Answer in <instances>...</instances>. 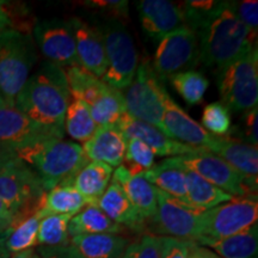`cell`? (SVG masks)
<instances>
[{
	"label": "cell",
	"mask_w": 258,
	"mask_h": 258,
	"mask_svg": "<svg viewBox=\"0 0 258 258\" xmlns=\"http://www.w3.org/2000/svg\"><path fill=\"white\" fill-rule=\"evenodd\" d=\"M70 215L48 214L40 221L37 233V244L47 247L66 246L71 244L69 234Z\"/></svg>",
	"instance_id": "cell-32"
},
{
	"label": "cell",
	"mask_w": 258,
	"mask_h": 258,
	"mask_svg": "<svg viewBox=\"0 0 258 258\" xmlns=\"http://www.w3.org/2000/svg\"><path fill=\"white\" fill-rule=\"evenodd\" d=\"M36 59L30 32L16 29L0 31V96L8 106L14 108Z\"/></svg>",
	"instance_id": "cell-4"
},
{
	"label": "cell",
	"mask_w": 258,
	"mask_h": 258,
	"mask_svg": "<svg viewBox=\"0 0 258 258\" xmlns=\"http://www.w3.org/2000/svg\"><path fill=\"white\" fill-rule=\"evenodd\" d=\"M63 133L64 131L44 127L31 121L16 108L4 106L0 109V150L17 152L19 148L47 139H63Z\"/></svg>",
	"instance_id": "cell-14"
},
{
	"label": "cell",
	"mask_w": 258,
	"mask_h": 258,
	"mask_svg": "<svg viewBox=\"0 0 258 258\" xmlns=\"http://www.w3.org/2000/svg\"><path fill=\"white\" fill-rule=\"evenodd\" d=\"M179 6L184 25L199 37L201 62L215 72L257 47V36L235 16L230 2L188 0Z\"/></svg>",
	"instance_id": "cell-1"
},
{
	"label": "cell",
	"mask_w": 258,
	"mask_h": 258,
	"mask_svg": "<svg viewBox=\"0 0 258 258\" xmlns=\"http://www.w3.org/2000/svg\"><path fill=\"white\" fill-rule=\"evenodd\" d=\"M141 28L154 41L184 25L179 4L166 0H141L138 3Z\"/></svg>",
	"instance_id": "cell-18"
},
{
	"label": "cell",
	"mask_w": 258,
	"mask_h": 258,
	"mask_svg": "<svg viewBox=\"0 0 258 258\" xmlns=\"http://www.w3.org/2000/svg\"><path fill=\"white\" fill-rule=\"evenodd\" d=\"M163 133L167 138L188 145L198 150H207L214 135L205 131L195 120H192L169 93L164 101V112L161 118Z\"/></svg>",
	"instance_id": "cell-15"
},
{
	"label": "cell",
	"mask_w": 258,
	"mask_h": 258,
	"mask_svg": "<svg viewBox=\"0 0 258 258\" xmlns=\"http://www.w3.org/2000/svg\"><path fill=\"white\" fill-rule=\"evenodd\" d=\"M112 167L101 161H89L74 176L72 186L88 203H96L109 186L112 177Z\"/></svg>",
	"instance_id": "cell-26"
},
{
	"label": "cell",
	"mask_w": 258,
	"mask_h": 258,
	"mask_svg": "<svg viewBox=\"0 0 258 258\" xmlns=\"http://www.w3.org/2000/svg\"><path fill=\"white\" fill-rule=\"evenodd\" d=\"M214 251L221 258H258V226L227 238L201 237L195 241Z\"/></svg>",
	"instance_id": "cell-24"
},
{
	"label": "cell",
	"mask_w": 258,
	"mask_h": 258,
	"mask_svg": "<svg viewBox=\"0 0 258 258\" xmlns=\"http://www.w3.org/2000/svg\"><path fill=\"white\" fill-rule=\"evenodd\" d=\"M201 62L199 37L183 25L158 41L152 69L160 82L177 73L194 71Z\"/></svg>",
	"instance_id": "cell-10"
},
{
	"label": "cell",
	"mask_w": 258,
	"mask_h": 258,
	"mask_svg": "<svg viewBox=\"0 0 258 258\" xmlns=\"http://www.w3.org/2000/svg\"><path fill=\"white\" fill-rule=\"evenodd\" d=\"M103 41L108 69L102 80L123 92L133 82L139 66V55L134 40L123 23L111 19L98 25Z\"/></svg>",
	"instance_id": "cell-7"
},
{
	"label": "cell",
	"mask_w": 258,
	"mask_h": 258,
	"mask_svg": "<svg viewBox=\"0 0 258 258\" xmlns=\"http://www.w3.org/2000/svg\"><path fill=\"white\" fill-rule=\"evenodd\" d=\"M97 206L106 217L122 227H128L134 231H141L145 227L143 218L129 201L121 185L114 180H111L104 194L97 201Z\"/></svg>",
	"instance_id": "cell-22"
},
{
	"label": "cell",
	"mask_w": 258,
	"mask_h": 258,
	"mask_svg": "<svg viewBox=\"0 0 258 258\" xmlns=\"http://www.w3.org/2000/svg\"><path fill=\"white\" fill-rule=\"evenodd\" d=\"M257 108H253L249 111L243 112L239 124L235 125V127H232L230 133L227 134V137L238 139V140L243 141V143L257 146Z\"/></svg>",
	"instance_id": "cell-38"
},
{
	"label": "cell",
	"mask_w": 258,
	"mask_h": 258,
	"mask_svg": "<svg viewBox=\"0 0 258 258\" xmlns=\"http://www.w3.org/2000/svg\"><path fill=\"white\" fill-rule=\"evenodd\" d=\"M82 5L111 15V19H117L120 22L121 19L128 18L127 0H89L83 2Z\"/></svg>",
	"instance_id": "cell-40"
},
{
	"label": "cell",
	"mask_w": 258,
	"mask_h": 258,
	"mask_svg": "<svg viewBox=\"0 0 258 258\" xmlns=\"http://www.w3.org/2000/svg\"><path fill=\"white\" fill-rule=\"evenodd\" d=\"M122 231L123 227L106 217L96 203H88L71 218L69 224L70 238L82 234H118Z\"/></svg>",
	"instance_id": "cell-27"
},
{
	"label": "cell",
	"mask_w": 258,
	"mask_h": 258,
	"mask_svg": "<svg viewBox=\"0 0 258 258\" xmlns=\"http://www.w3.org/2000/svg\"><path fill=\"white\" fill-rule=\"evenodd\" d=\"M175 158L185 169L233 198H257V182L247 179L224 159L207 150H199Z\"/></svg>",
	"instance_id": "cell-9"
},
{
	"label": "cell",
	"mask_w": 258,
	"mask_h": 258,
	"mask_svg": "<svg viewBox=\"0 0 258 258\" xmlns=\"http://www.w3.org/2000/svg\"><path fill=\"white\" fill-rule=\"evenodd\" d=\"M71 244L85 258H121L129 245L118 234H82L71 238Z\"/></svg>",
	"instance_id": "cell-25"
},
{
	"label": "cell",
	"mask_w": 258,
	"mask_h": 258,
	"mask_svg": "<svg viewBox=\"0 0 258 258\" xmlns=\"http://www.w3.org/2000/svg\"><path fill=\"white\" fill-rule=\"evenodd\" d=\"M10 257V252L6 250V247L4 246L3 249H0V258H9Z\"/></svg>",
	"instance_id": "cell-47"
},
{
	"label": "cell",
	"mask_w": 258,
	"mask_h": 258,
	"mask_svg": "<svg viewBox=\"0 0 258 258\" xmlns=\"http://www.w3.org/2000/svg\"><path fill=\"white\" fill-rule=\"evenodd\" d=\"M127 139L116 124L98 127L95 134L83 144V152L89 161H101L111 167L123 164Z\"/></svg>",
	"instance_id": "cell-19"
},
{
	"label": "cell",
	"mask_w": 258,
	"mask_h": 258,
	"mask_svg": "<svg viewBox=\"0 0 258 258\" xmlns=\"http://www.w3.org/2000/svg\"><path fill=\"white\" fill-rule=\"evenodd\" d=\"M43 217L44 215L42 214V212L38 211L36 214L15 225L5 239L6 250L9 252L17 253L21 251L32 249L35 245H37L38 226Z\"/></svg>",
	"instance_id": "cell-33"
},
{
	"label": "cell",
	"mask_w": 258,
	"mask_h": 258,
	"mask_svg": "<svg viewBox=\"0 0 258 258\" xmlns=\"http://www.w3.org/2000/svg\"><path fill=\"white\" fill-rule=\"evenodd\" d=\"M151 184L186 205V169L175 157L166 158L141 173Z\"/></svg>",
	"instance_id": "cell-23"
},
{
	"label": "cell",
	"mask_w": 258,
	"mask_h": 258,
	"mask_svg": "<svg viewBox=\"0 0 258 258\" xmlns=\"http://www.w3.org/2000/svg\"><path fill=\"white\" fill-rule=\"evenodd\" d=\"M32 35L48 62L61 69L80 66L70 21L60 18L37 21L32 28Z\"/></svg>",
	"instance_id": "cell-13"
},
{
	"label": "cell",
	"mask_w": 258,
	"mask_h": 258,
	"mask_svg": "<svg viewBox=\"0 0 258 258\" xmlns=\"http://www.w3.org/2000/svg\"><path fill=\"white\" fill-rule=\"evenodd\" d=\"M46 194L36 173L18 158L0 167V200L14 214L11 230L42 208Z\"/></svg>",
	"instance_id": "cell-5"
},
{
	"label": "cell",
	"mask_w": 258,
	"mask_h": 258,
	"mask_svg": "<svg viewBox=\"0 0 258 258\" xmlns=\"http://www.w3.org/2000/svg\"><path fill=\"white\" fill-rule=\"evenodd\" d=\"M88 205V201L72 185H56L44 194L40 211L48 214L73 217Z\"/></svg>",
	"instance_id": "cell-29"
},
{
	"label": "cell",
	"mask_w": 258,
	"mask_h": 258,
	"mask_svg": "<svg viewBox=\"0 0 258 258\" xmlns=\"http://www.w3.org/2000/svg\"><path fill=\"white\" fill-rule=\"evenodd\" d=\"M37 253L41 258H85L72 244L57 247L41 246Z\"/></svg>",
	"instance_id": "cell-42"
},
{
	"label": "cell",
	"mask_w": 258,
	"mask_h": 258,
	"mask_svg": "<svg viewBox=\"0 0 258 258\" xmlns=\"http://www.w3.org/2000/svg\"><path fill=\"white\" fill-rule=\"evenodd\" d=\"M111 180L121 185L129 201L145 222L152 220L157 213L158 200L156 186L144 178L141 173L133 175L123 165L116 167L112 172Z\"/></svg>",
	"instance_id": "cell-21"
},
{
	"label": "cell",
	"mask_w": 258,
	"mask_h": 258,
	"mask_svg": "<svg viewBox=\"0 0 258 258\" xmlns=\"http://www.w3.org/2000/svg\"><path fill=\"white\" fill-rule=\"evenodd\" d=\"M186 245H188V258H221L214 251L195 241H186Z\"/></svg>",
	"instance_id": "cell-45"
},
{
	"label": "cell",
	"mask_w": 258,
	"mask_h": 258,
	"mask_svg": "<svg viewBox=\"0 0 258 258\" xmlns=\"http://www.w3.org/2000/svg\"><path fill=\"white\" fill-rule=\"evenodd\" d=\"M89 108L97 127L116 124L121 116L127 112L123 93L110 85Z\"/></svg>",
	"instance_id": "cell-31"
},
{
	"label": "cell",
	"mask_w": 258,
	"mask_h": 258,
	"mask_svg": "<svg viewBox=\"0 0 258 258\" xmlns=\"http://www.w3.org/2000/svg\"><path fill=\"white\" fill-rule=\"evenodd\" d=\"M16 153L36 173L46 191L56 185H72L74 176L89 163L80 145L59 138L38 141Z\"/></svg>",
	"instance_id": "cell-3"
},
{
	"label": "cell",
	"mask_w": 258,
	"mask_h": 258,
	"mask_svg": "<svg viewBox=\"0 0 258 258\" xmlns=\"http://www.w3.org/2000/svg\"><path fill=\"white\" fill-rule=\"evenodd\" d=\"M157 200V213L151 220L156 233L185 241H198L202 237V211L189 207L159 189Z\"/></svg>",
	"instance_id": "cell-12"
},
{
	"label": "cell",
	"mask_w": 258,
	"mask_h": 258,
	"mask_svg": "<svg viewBox=\"0 0 258 258\" xmlns=\"http://www.w3.org/2000/svg\"><path fill=\"white\" fill-rule=\"evenodd\" d=\"M4 106H8V105H6V103L4 102V99H3V97L0 96V109L4 108Z\"/></svg>",
	"instance_id": "cell-48"
},
{
	"label": "cell",
	"mask_w": 258,
	"mask_h": 258,
	"mask_svg": "<svg viewBox=\"0 0 258 258\" xmlns=\"http://www.w3.org/2000/svg\"><path fill=\"white\" fill-rule=\"evenodd\" d=\"M71 91L63 69L44 62L29 77L15 99L14 108L44 127L64 131Z\"/></svg>",
	"instance_id": "cell-2"
},
{
	"label": "cell",
	"mask_w": 258,
	"mask_h": 258,
	"mask_svg": "<svg viewBox=\"0 0 258 258\" xmlns=\"http://www.w3.org/2000/svg\"><path fill=\"white\" fill-rule=\"evenodd\" d=\"M122 93L129 115L163 132L161 118L167 91L150 61L145 59L139 64L133 82Z\"/></svg>",
	"instance_id": "cell-8"
},
{
	"label": "cell",
	"mask_w": 258,
	"mask_h": 258,
	"mask_svg": "<svg viewBox=\"0 0 258 258\" xmlns=\"http://www.w3.org/2000/svg\"><path fill=\"white\" fill-rule=\"evenodd\" d=\"M12 222H14V214L8 208V206L0 200V237L6 239Z\"/></svg>",
	"instance_id": "cell-44"
},
{
	"label": "cell",
	"mask_w": 258,
	"mask_h": 258,
	"mask_svg": "<svg viewBox=\"0 0 258 258\" xmlns=\"http://www.w3.org/2000/svg\"><path fill=\"white\" fill-rule=\"evenodd\" d=\"M169 82L190 105L200 104L209 88V80L196 71L173 74L169 78Z\"/></svg>",
	"instance_id": "cell-34"
},
{
	"label": "cell",
	"mask_w": 258,
	"mask_h": 258,
	"mask_svg": "<svg viewBox=\"0 0 258 258\" xmlns=\"http://www.w3.org/2000/svg\"><path fill=\"white\" fill-rule=\"evenodd\" d=\"M217 85L221 103L230 111L245 112L258 104V50L254 47L246 55L217 72Z\"/></svg>",
	"instance_id": "cell-6"
},
{
	"label": "cell",
	"mask_w": 258,
	"mask_h": 258,
	"mask_svg": "<svg viewBox=\"0 0 258 258\" xmlns=\"http://www.w3.org/2000/svg\"><path fill=\"white\" fill-rule=\"evenodd\" d=\"M232 10L240 22L257 36L258 32V3L256 0L230 2Z\"/></svg>",
	"instance_id": "cell-39"
},
{
	"label": "cell",
	"mask_w": 258,
	"mask_h": 258,
	"mask_svg": "<svg viewBox=\"0 0 258 258\" xmlns=\"http://www.w3.org/2000/svg\"><path fill=\"white\" fill-rule=\"evenodd\" d=\"M4 246H5V239L4 238H0V249H3Z\"/></svg>",
	"instance_id": "cell-49"
},
{
	"label": "cell",
	"mask_w": 258,
	"mask_h": 258,
	"mask_svg": "<svg viewBox=\"0 0 258 258\" xmlns=\"http://www.w3.org/2000/svg\"><path fill=\"white\" fill-rule=\"evenodd\" d=\"M161 258H188V245L185 240L171 237H160Z\"/></svg>",
	"instance_id": "cell-41"
},
{
	"label": "cell",
	"mask_w": 258,
	"mask_h": 258,
	"mask_svg": "<svg viewBox=\"0 0 258 258\" xmlns=\"http://www.w3.org/2000/svg\"><path fill=\"white\" fill-rule=\"evenodd\" d=\"M97 124L93 121L89 105L79 97L71 95L64 115V131L73 140L85 143L95 134Z\"/></svg>",
	"instance_id": "cell-30"
},
{
	"label": "cell",
	"mask_w": 258,
	"mask_h": 258,
	"mask_svg": "<svg viewBox=\"0 0 258 258\" xmlns=\"http://www.w3.org/2000/svg\"><path fill=\"white\" fill-rule=\"evenodd\" d=\"M156 154L146 144L139 139H127V146L123 159V165L129 172L139 175L150 170L154 165Z\"/></svg>",
	"instance_id": "cell-35"
},
{
	"label": "cell",
	"mask_w": 258,
	"mask_h": 258,
	"mask_svg": "<svg viewBox=\"0 0 258 258\" xmlns=\"http://www.w3.org/2000/svg\"><path fill=\"white\" fill-rule=\"evenodd\" d=\"M0 238H2V237H0Z\"/></svg>",
	"instance_id": "cell-50"
},
{
	"label": "cell",
	"mask_w": 258,
	"mask_h": 258,
	"mask_svg": "<svg viewBox=\"0 0 258 258\" xmlns=\"http://www.w3.org/2000/svg\"><path fill=\"white\" fill-rule=\"evenodd\" d=\"M232 199L233 196L186 169V206L205 212Z\"/></svg>",
	"instance_id": "cell-28"
},
{
	"label": "cell",
	"mask_w": 258,
	"mask_h": 258,
	"mask_svg": "<svg viewBox=\"0 0 258 258\" xmlns=\"http://www.w3.org/2000/svg\"><path fill=\"white\" fill-rule=\"evenodd\" d=\"M207 151L220 157L247 179L257 182L258 148L231 137H213Z\"/></svg>",
	"instance_id": "cell-20"
},
{
	"label": "cell",
	"mask_w": 258,
	"mask_h": 258,
	"mask_svg": "<svg viewBox=\"0 0 258 258\" xmlns=\"http://www.w3.org/2000/svg\"><path fill=\"white\" fill-rule=\"evenodd\" d=\"M256 196L233 198L202 213V237L227 238L246 231L257 224Z\"/></svg>",
	"instance_id": "cell-11"
},
{
	"label": "cell",
	"mask_w": 258,
	"mask_h": 258,
	"mask_svg": "<svg viewBox=\"0 0 258 258\" xmlns=\"http://www.w3.org/2000/svg\"><path fill=\"white\" fill-rule=\"evenodd\" d=\"M72 25L76 50L80 66L97 78L102 79L108 69L105 47L98 27L86 23L83 19H70Z\"/></svg>",
	"instance_id": "cell-16"
},
{
	"label": "cell",
	"mask_w": 258,
	"mask_h": 258,
	"mask_svg": "<svg viewBox=\"0 0 258 258\" xmlns=\"http://www.w3.org/2000/svg\"><path fill=\"white\" fill-rule=\"evenodd\" d=\"M125 139H139L159 157H177L183 154L192 153L199 151L198 148L180 144L178 141L167 138L163 132L153 125L143 122L124 112L116 123Z\"/></svg>",
	"instance_id": "cell-17"
},
{
	"label": "cell",
	"mask_w": 258,
	"mask_h": 258,
	"mask_svg": "<svg viewBox=\"0 0 258 258\" xmlns=\"http://www.w3.org/2000/svg\"><path fill=\"white\" fill-rule=\"evenodd\" d=\"M12 6L8 2L0 0V31H4L6 29H16L15 15L12 14Z\"/></svg>",
	"instance_id": "cell-43"
},
{
	"label": "cell",
	"mask_w": 258,
	"mask_h": 258,
	"mask_svg": "<svg viewBox=\"0 0 258 258\" xmlns=\"http://www.w3.org/2000/svg\"><path fill=\"white\" fill-rule=\"evenodd\" d=\"M121 258H161L160 237L141 235L133 243H129Z\"/></svg>",
	"instance_id": "cell-37"
},
{
	"label": "cell",
	"mask_w": 258,
	"mask_h": 258,
	"mask_svg": "<svg viewBox=\"0 0 258 258\" xmlns=\"http://www.w3.org/2000/svg\"><path fill=\"white\" fill-rule=\"evenodd\" d=\"M11 258H41V256L35 250L29 249L25 251H21V252L14 253Z\"/></svg>",
	"instance_id": "cell-46"
},
{
	"label": "cell",
	"mask_w": 258,
	"mask_h": 258,
	"mask_svg": "<svg viewBox=\"0 0 258 258\" xmlns=\"http://www.w3.org/2000/svg\"><path fill=\"white\" fill-rule=\"evenodd\" d=\"M201 127L215 137H225L232 128L231 111L221 102L211 103L203 109Z\"/></svg>",
	"instance_id": "cell-36"
}]
</instances>
